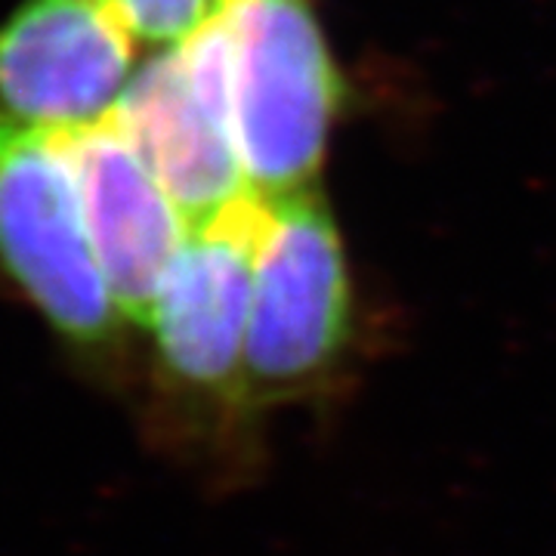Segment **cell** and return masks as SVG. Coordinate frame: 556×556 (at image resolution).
<instances>
[{
  "mask_svg": "<svg viewBox=\"0 0 556 556\" xmlns=\"http://www.w3.org/2000/svg\"><path fill=\"white\" fill-rule=\"evenodd\" d=\"M353 338V285L338 223L318 189L263 201L248 321V402L321 396Z\"/></svg>",
  "mask_w": 556,
  "mask_h": 556,
  "instance_id": "1",
  "label": "cell"
},
{
  "mask_svg": "<svg viewBox=\"0 0 556 556\" xmlns=\"http://www.w3.org/2000/svg\"><path fill=\"white\" fill-rule=\"evenodd\" d=\"M232 134L263 201L313 189L343 84L309 0H229Z\"/></svg>",
  "mask_w": 556,
  "mask_h": 556,
  "instance_id": "2",
  "label": "cell"
},
{
  "mask_svg": "<svg viewBox=\"0 0 556 556\" xmlns=\"http://www.w3.org/2000/svg\"><path fill=\"white\" fill-rule=\"evenodd\" d=\"M260 223L263 199H244L189 229L149 325L170 399L192 427L207 420L223 437L257 417L248 402V321Z\"/></svg>",
  "mask_w": 556,
  "mask_h": 556,
  "instance_id": "3",
  "label": "cell"
},
{
  "mask_svg": "<svg viewBox=\"0 0 556 556\" xmlns=\"http://www.w3.org/2000/svg\"><path fill=\"white\" fill-rule=\"evenodd\" d=\"M109 118L161 179L189 229L244 199L248 186L232 134L229 31L223 13L192 38L161 47L127 80Z\"/></svg>",
  "mask_w": 556,
  "mask_h": 556,
  "instance_id": "4",
  "label": "cell"
},
{
  "mask_svg": "<svg viewBox=\"0 0 556 556\" xmlns=\"http://www.w3.org/2000/svg\"><path fill=\"white\" fill-rule=\"evenodd\" d=\"M0 263L62 338L97 346L118 306L87 236L78 182L53 130L0 118Z\"/></svg>",
  "mask_w": 556,
  "mask_h": 556,
  "instance_id": "5",
  "label": "cell"
},
{
  "mask_svg": "<svg viewBox=\"0 0 556 556\" xmlns=\"http://www.w3.org/2000/svg\"><path fill=\"white\" fill-rule=\"evenodd\" d=\"M134 43L109 0H22L0 22V118L72 134L112 115Z\"/></svg>",
  "mask_w": 556,
  "mask_h": 556,
  "instance_id": "6",
  "label": "cell"
},
{
  "mask_svg": "<svg viewBox=\"0 0 556 556\" xmlns=\"http://www.w3.org/2000/svg\"><path fill=\"white\" fill-rule=\"evenodd\" d=\"M60 137L75 170L87 236L115 306L134 325L149 328L189 223L112 118Z\"/></svg>",
  "mask_w": 556,
  "mask_h": 556,
  "instance_id": "7",
  "label": "cell"
},
{
  "mask_svg": "<svg viewBox=\"0 0 556 556\" xmlns=\"http://www.w3.org/2000/svg\"><path fill=\"white\" fill-rule=\"evenodd\" d=\"M124 28L152 47H174L217 20L229 0H109Z\"/></svg>",
  "mask_w": 556,
  "mask_h": 556,
  "instance_id": "8",
  "label": "cell"
}]
</instances>
